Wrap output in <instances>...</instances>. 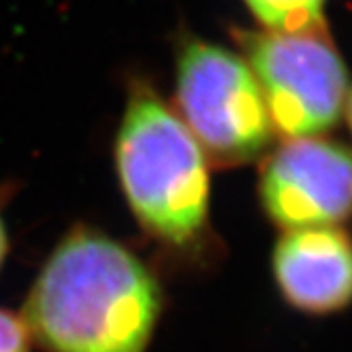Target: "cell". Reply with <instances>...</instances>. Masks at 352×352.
I'll use <instances>...</instances> for the list:
<instances>
[{
  "instance_id": "cell-1",
  "label": "cell",
  "mask_w": 352,
  "mask_h": 352,
  "mask_svg": "<svg viewBox=\"0 0 352 352\" xmlns=\"http://www.w3.org/2000/svg\"><path fill=\"white\" fill-rule=\"evenodd\" d=\"M159 315L151 270L118 241L75 229L39 270L22 319L47 352H145Z\"/></svg>"
},
{
  "instance_id": "cell-2",
  "label": "cell",
  "mask_w": 352,
  "mask_h": 352,
  "mask_svg": "<svg viewBox=\"0 0 352 352\" xmlns=\"http://www.w3.org/2000/svg\"><path fill=\"white\" fill-rule=\"evenodd\" d=\"M113 161L131 214L153 237L184 247L204 231L210 215L208 155L151 88L131 92Z\"/></svg>"
},
{
  "instance_id": "cell-3",
  "label": "cell",
  "mask_w": 352,
  "mask_h": 352,
  "mask_svg": "<svg viewBox=\"0 0 352 352\" xmlns=\"http://www.w3.org/2000/svg\"><path fill=\"white\" fill-rule=\"evenodd\" d=\"M241 43L272 127L288 139L319 138L337 126L349 85L325 24L298 32H251Z\"/></svg>"
},
{
  "instance_id": "cell-4",
  "label": "cell",
  "mask_w": 352,
  "mask_h": 352,
  "mask_svg": "<svg viewBox=\"0 0 352 352\" xmlns=\"http://www.w3.org/2000/svg\"><path fill=\"white\" fill-rule=\"evenodd\" d=\"M176 106L204 153L221 164L256 159L274 131L247 61L214 43H184L176 65Z\"/></svg>"
},
{
  "instance_id": "cell-5",
  "label": "cell",
  "mask_w": 352,
  "mask_h": 352,
  "mask_svg": "<svg viewBox=\"0 0 352 352\" xmlns=\"http://www.w3.org/2000/svg\"><path fill=\"white\" fill-rule=\"evenodd\" d=\"M258 194L284 231L339 227L352 215V151L329 139H288L263 166Z\"/></svg>"
},
{
  "instance_id": "cell-6",
  "label": "cell",
  "mask_w": 352,
  "mask_h": 352,
  "mask_svg": "<svg viewBox=\"0 0 352 352\" xmlns=\"http://www.w3.org/2000/svg\"><path fill=\"white\" fill-rule=\"evenodd\" d=\"M282 298L309 315L337 314L352 303V239L339 227L289 229L272 251Z\"/></svg>"
},
{
  "instance_id": "cell-7",
  "label": "cell",
  "mask_w": 352,
  "mask_h": 352,
  "mask_svg": "<svg viewBox=\"0 0 352 352\" xmlns=\"http://www.w3.org/2000/svg\"><path fill=\"white\" fill-rule=\"evenodd\" d=\"M325 0H247L258 22L272 32H298L323 22Z\"/></svg>"
},
{
  "instance_id": "cell-8",
  "label": "cell",
  "mask_w": 352,
  "mask_h": 352,
  "mask_svg": "<svg viewBox=\"0 0 352 352\" xmlns=\"http://www.w3.org/2000/svg\"><path fill=\"white\" fill-rule=\"evenodd\" d=\"M30 339L24 319L0 309V352H30Z\"/></svg>"
},
{
  "instance_id": "cell-9",
  "label": "cell",
  "mask_w": 352,
  "mask_h": 352,
  "mask_svg": "<svg viewBox=\"0 0 352 352\" xmlns=\"http://www.w3.org/2000/svg\"><path fill=\"white\" fill-rule=\"evenodd\" d=\"M6 254H8V233H6V226L0 217V266L4 263Z\"/></svg>"
},
{
  "instance_id": "cell-10",
  "label": "cell",
  "mask_w": 352,
  "mask_h": 352,
  "mask_svg": "<svg viewBox=\"0 0 352 352\" xmlns=\"http://www.w3.org/2000/svg\"><path fill=\"white\" fill-rule=\"evenodd\" d=\"M346 122H349V127H351L352 131V88L349 90V96H346Z\"/></svg>"
}]
</instances>
